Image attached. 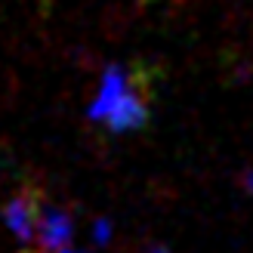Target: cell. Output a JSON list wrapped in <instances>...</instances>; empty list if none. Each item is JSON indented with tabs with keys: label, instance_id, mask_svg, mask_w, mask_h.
<instances>
[{
	"label": "cell",
	"instance_id": "cell-1",
	"mask_svg": "<svg viewBox=\"0 0 253 253\" xmlns=\"http://www.w3.org/2000/svg\"><path fill=\"white\" fill-rule=\"evenodd\" d=\"M151 111V74L142 65H133V78L124 86V93L118 96V102L108 108V115L102 118V124L115 133H126V130H139L145 126Z\"/></svg>",
	"mask_w": 253,
	"mask_h": 253
},
{
	"label": "cell",
	"instance_id": "cell-2",
	"mask_svg": "<svg viewBox=\"0 0 253 253\" xmlns=\"http://www.w3.org/2000/svg\"><path fill=\"white\" fill-rule=\"evenodd\" d=\"M43 201L37 192L25 188L16 198H9V204L3 207V222L6 229L19 238L22 244H37V222H41Z\"/></svg>",
	"mask_w": 253,
	"mask_h": 253
},
{
	"label": "cell",
	"instance_id": "cell-3",
	"mask_svg": "<svg viewBox=\"0 0 253 253\" xmlns=\"http://www.w3.org/2000/svg\"><path fill=\"white\" fill-rule=\"evenodd\" d=\"M71 238H74L71 213L62 207H53V204H43L41 222H37V247L43 253H59V250L71 247Z\"/></svg>",
	"mask_w": 253,
	"mask_h": 253
},
{
	"label": "cell",
	"instance_id": "cell-4",
	"mask_svg": "<svg viewBox=\"0 0 253 253\" xmlns=\"http://www.w3.org/2000/svg\"><path fill=\"white\" fill-rule=\"evenodd\" d=\"M133 78V65H108L102 74V84H99V93L90 105V121L102 124V118L108 115V108L118 102V96L124 93V86Z\"/></svg>",
	"mask_w": 253,
	"mask_h": 253
},
{
	"label": "cell",
	"instance_id": "cell-5",
	"mask_svg": "<svg viewBox=\"0 0 253 253\" xmlns=\"http://www.w3.org/2000/svg\"><path fill=\"white\" fill-rule=\"evenodd\" d=\"M111 235H115V232H111V222H108V219H96V222H93V241H96L99 247H105V244L111 241Z\"/></svg>",
	"mask_w": 253,
	"mask_h": 253
},
{
	"label": "cell",
	"instance_id": "cell-6",
	"mask_svg": "<svg viewBox=\"0 0 253 253\" xmlns=\"http://www.w3.org/2000/svg\"><path fill=\"white\" fill-rule=\"evenodd\" d=\"M244 185H247V188H250V192H253V170H250V173L244 176Z\"/></svg>",
	"mask_w": 253,
	"mask_h": 253
},
{
	"label": "cell",
	"instance_id": "cell-7",
	"mask_svg": "<svg viewBox=\"0 0 253 253\" xmlns=\"http://www.w3.org/2000/svg\"><path fill=\"white\" fill-rule=\"evenodd\" d=\"M59 253H78V250H71V247H65V250H59Z\"/></svg>",
	"mask_w": 253,
	"mask_h": 253
},
{
	"label": "cell",
	"instance_id": "cell-8",
	"mask_svg": "<svg viewBox=\"0 0 253 253\" xmlns=\"http://www.w3.org/2000/svg\"><path fill=\"white\" fill-rule=\"evenodd\" d=\"M148 253H170V250H158V247H155V250H148Z\"/></svg>",
	"mask_w": 253,
	"mask_h": 253
},
{
	"label": "cell",
	"instance_id": "cell-9",
	"mask_svg": "<svg viewBox=\"0 0 253 253\" xmlns=\"http://www.w3.org/2000/svg\"><path fill=\"white\" fill-rule=\"evenodd\" d=\"M142 3H151V0H142Z\"/></svg>",
	"mask_w": 253,
	"mask_h": 253
}]
</instances>
